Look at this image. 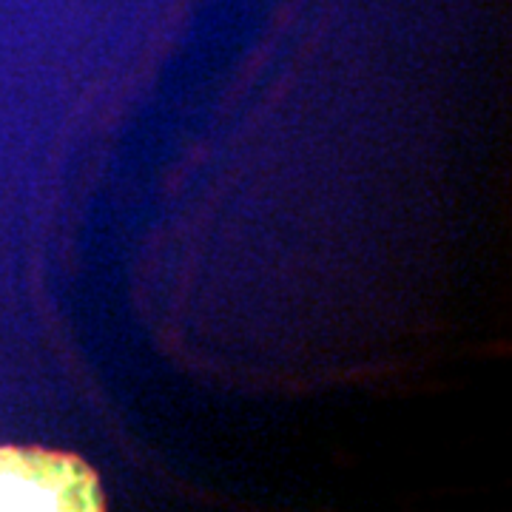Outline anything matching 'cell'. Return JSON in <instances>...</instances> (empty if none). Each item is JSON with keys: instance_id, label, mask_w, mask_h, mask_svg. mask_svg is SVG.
<instances>
[{"instance_id": "obj_1", "label": "cell", "mask_w": 512, "mask_h": 512, "mask_svg": "<svg viewBox=\"0 0 512 512\" xmlns=\"http://www.w3.org/2000/svg\"><path fill=\"white\" fill-rule=\"evenodd\" d=\"M94 476L74 458L0 450V510H100Z\"/></svg>"}]
</instances>
